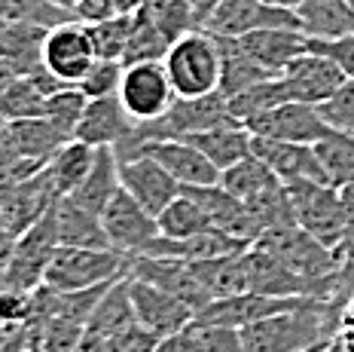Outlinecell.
<instances>
[{
	"mask_svg": "<svg viewBox=\"0 0 354 352\" xmlns=\"http://www.w3.org/2000/svg\"><path fill=\"white\" fill-rule=\"evenodd\" d=\"M315 148H318V157L324 168H327L330 184L336 187L354 184V135L330 129Z\"/></svg>",
	"mask_w": 354,
	"mask_h": 352,
	"instance_id": "35",
	"label": "cell"
},
{
	"mask_svg": "<svg viewBox=\"0 0 354 352\" xmlns=\"http://www.w3.org/2000/svg\"><path fill=\"white\" fill-rule=\"evenodd\" d=\"M266 3H272V6H284V10H297L302 0H266Z\"/></svg>",
	"mask_w": 354,
	"mask_h": 352,
	"instance_id": "54",
	"label": "cell"
},
{
	"mask_svg": "<svg viewBox=\"0 0 354 352\" xmlns=\"http://www.w3.org/2000/svg\"><path fill=\"white\" fill-rule=\"evenodd\" d=\"M297 16L308 40H339L354 34V6L348 0H302Z\"/></svg>",
	"mask_w": 354,
	"mask_h": 352,
	"instance_id": "24",
	"label": "cell"
},
{
	"mask_svg": "<svg viewBox=\"0 0 354 352\" xmlns=\"http://www.w3.org/2000/svg\"><path fill=\"white\" fill-rule=\"evenodd\" d=\"M129 291H131V303H135L138 322H144L147 328H153L156 334H174L183 328L193 325L196 310L187 306L180 297H174L171 291L159 288V285L138 279L129 273Z\"/></svg>",
	"mask_w": 354,
	"mask_h": 352,
	"instance_id": "16",
	"label": "cell"
},
{
	"mask_svg": "<svg viewBox=\"0 0 354 352\" xmlns=\"http://www.w3.org/2000/svg\"><path fill=\"white\" fill-rule=\"evenodd\" d=\"M202 28L217 37H245V34L263 31V28H299L302 31L297 10L272 6L266 0H223L205 19Z\"/></svg>",
	"mask_w": 354,
	"mask_h": 352,
	"instance_id": "10",
	"label": "cell"
},
{
	"mask_svg": "<svg viewBox=\"0 0 354 352\" xmlns=\"http://www.w3.org/2000/svg\"><path fill=\"white\" fill-rule=\"evenodd\" d=\"M321 346H324V343H321ZM321 346H312V349H302V352H321Z\"/></svg>",
	"mask_w": 354,
	"mask_h": 352,
	"instance_id": "57",
	"label": "cell"
},
{
	"mask_svg": "<svg viewBox=\"0 0 354 352\" xmlns=\"http://www.w3.org/2000/svg\"><path fill=\"white\" fill-rule=\"evenodd\" d=\"M345 325H354V294L342 303V328Z\"/></svg>",
	"mask_w": 354,
	"mask_h": 352,
	"instance_id": "51",
	"label": "cell"
},
{
	"mask_svg": "<svg viewBox=\"0 0 354 352\" xmlns=\"http://www.w3.org/2000/svg\"><path fill=\"white\" fill-rule=\"evenodd\" d=\"M120 187H122V181H120V157H116V150L95 148V163L83 178V184L71 193V200L88 211H95V215H101Z\"/></svg>",
	"mask_w": 354,
	"mask_h": 352,
	"instance_id": "25",
	"label": "cell"
},
{
	"mask_svg": "<svg viewBox=\"0 0 354 352\" xmlns=\"http://www.w3.org/2000/svg\"><path fill=\"white\" fill-rule=\"evenodd\" d=\"M318 111H321L324 123H327L330 129L354 135V80L351 77L345 80V83L339 86L324 105H318Z\"/></svg>",
	"mask_w": 354,
	"mask_h": 352,
	"instance_id": "43",
	"label": "cell"
},
{
	"mask_svg": "<svg viewBox=\"0 0 354 352\" xmlns=\"http://www.w3.org/2000/svg\"><path fill=\"white\" fill-rule=\"evenodd\" d=\"M120 181L122 187L144 205L147 211L159 215L174 196H180V181L174 178L162 163H156L147 153H135V157L120 159Z\"/></svg>",
	"mask_w": 354,
	"mask_h": 352,
	"instance_id": "14",
	"label": "cell"
},
{
	"mask_svg": "<svg viewBox=\"0 0 354 352\" xmlns=\"http://www.w3.org/2000/svg\"><path fill=\"white\" fill-rule=\"evenodd\" d=\"M239 40L245 43L248 53L275 77L284 74L287 64L297 62L302 53H308V37L299 28H263V31H250Z\"/></svg>",
	"mask_w": 354,
	"mask_h": 352,
	"instance_id": "21",
	"label": "cell"
},
{
	"mask_svg": "<svg viewBox=\"0 0 354 352\" xmlns=\"http://www.w3.org/2000/svg\"><path fill=\"white\" fill-rule=\"evenodd\" d=\"M245 126L254 135L275 138V141H293V144H318L330 132L318 105H306V101H284V105L248 120Z\"/></svg>",
	"mask_w": 354,
	"mask_h": 352,
	"instance_id": "11",
	"label": "cell"
},
{
	"mask_svg": "<svg viewBox=\"0 0 354 352\" xmlns=\"http://www.w3.org/2000/svg\"><path fill=\"white\" fill-rule=\"evenodd\" d=\"M129 273V258L116 248H73L58 245L49 258L43 285L55 291H86Z\"/></svg>",
	"mask_w": 354,
	"mask_h": 352,
	"instance_id": "4",
	"label": "cell"
},
{
	"mask_svg": "<svg viewBox=\"0 0 354 352\" xmlns=\"http://www.w3.org/2000/svg\"><path fill=\"white\" fill-rule=\"evenodd\" d=\"M339 193H342V205H345V236L336 252L345 261V258H354V184L339 187Z\"/></svg>",
	"mask_w": 354,
	"mask_h": 352,
	"instance_id": "46",
	"label": "cell"
},
{
	"mask_svg": "<svg viewBox=\"0 0 354 352\" xmlns=\"http://www.w3.org/2000/svg\"><path fill=\"white\" fill-rule=\"evenodd\" d=\"M220 184L230 190L232 196H239L241 202H248V200H254V196L266 193V190L278 187V184H281V178H278V175L272 172V168L266 166L260 157H254V153H250V157L239 159L235 166H230V168H223V172H220Z\"/></svg>",
	"mask_w": 354,
	"mask_h": 352,
	"instance_id": "32",
	"label": "cell"
},
{
	"mask_svg": "<svg viewBox=\"0 0 354 352\" xmlns=\"http://www.w3.org/2000/svg\"><path fill=\"white\" fill-rule=\"evenodd\" d=\"M53 3H55V6H62V10H71V12H73V10H77L80 0H53Z\"/></svg>",
	"mask_w": 354,
	"mask_h": 352,
	"instance_id": "55",
	"label": "cell"
},
{
	"mask_svg": "<svg viewBox=\"0 0 354 352\" xmlns=\"http://www.w3.org/2000/svg\"><path fill=\"white\" fill-rule=\"evenodd\" d=\"M135 153H147L156 163H162L168 172L180 181V187H198V184H217L220 168L205 157L196 144L183 141V138H162V141H144L138 148L120 153V159L135 157Z\"/></svg>",
	"mask_w": 354,
	"mask_h": 352,
	"instance_id": "13",
	"label": "cell"
},
{
	"mask_svg": "<svg viewBox=\"0 0 354 352\" xmlns=\"http://www.w3.org/2000/svg\"><path fill=\"white\" fill-rule=\"evenodd\" d=\"M223 123H235V116L230 111V98L223 92H211L202 98H177L171 105V111L162 114L159 120L150 123H138L135 132L125 138L122 144H116V157L144 141H162V138H187L196 132L223 126Z\"/></svg>",
	"mask_w": 354,
	"mask_h": 352,
	"instance_id": "2",
	"label": "cell"
},
{
	"mask_svg": "<svg viewBox=\"0 0 354 352\" xmlns=\"http://www.w3.org/2000/svg\"><path fill=\"white\" fill-rule=\"evenodd\" d=\"M62 80L53 77L46 68L37 74H19L12 86L0 95V114L6 123L16 120H34V116H46V101L55 89H62Z\"/></svg>",
	"mask_w": 354,
	"mask_h": 352,
	"instance_id": "22",
	"label": "cell"
},
{
	"mask_svg": "<svg viewBox=\"0 0 354 352\" xmlns=\"http://www.w3.org/2000/svg\"><path fill=\"white\" fill-rule=\"evenodd\" d=\"M162 62L177 98H202L220 92V46L217 37L205 28H196L174 40Z\"/></svg>",
	"mask_w": 354,
	"mask_h": 352,
	"instance_id": "3",
	"label": "cell"
},
{
	"mask_svg": "<svg viewBox=\"0 0 354 352\" xmlns=\"http://www.w3.org/2000/svg\"><path fill=\"white\" fill-rule=\"evenodd\" d=\"M171 49V40L159 31L156 25H150L144 16L135 12L131 21V34H129V46H125L122 64H135V62H162Z\"/></svg>",
	"mask_w": 354,
	"mask_h": 352,
	"instance_id": "38",
	"label": "cell"
},
{
	"mask_svg": "<svg viewBox=\"0 0 354 352\" xmlns=\"http://www.w3.org/2000/svg\"><path fill=\"white\" fill-rule=\"evenodd\" d=\"M254 245L266 248L278 261H284L293 273L308 276V279L333 276L339 270V263H342L336 248H327L312 233L302 230L299 224H284V227H275V230H266Z\"/></svg>",
	"mask_w": 354,
	"mask_h": 352,
	"instance_id": "6",
	"label": "cell"
},
{
	"mask_svg": "<svg viewBox=\"0 0 354 352\" xmlns=\"http://www.w3.org/2000/svg\"><path fill=\"white\" fill-rule=\"evenodd\" d=\"M339 331H342V303L308 300L302 306L245 325L241 340L248 352H302L330 343Z\"/></svg>",
	"mask_w": 354,
	"mask_h": 352,
	"instance_id": "1",
	"label": "cell"
},
{
	"mask_svg": "<svg viewBox=\"0 0 354 352\" xmlns=\"http://www.w3.org/2000/svg\"><path fill=\"white\" fill-rule=\"evenodd\" d=\"M308 49L333 58L339 68L345 71V77L354 80V34L351 37H339V40H308Z\"/></svg>",
	"mask_w": 354,
	"mask_h": 352,
	"instance_id": "45",
	"label": "cell"
},
{
	"mask_svg": "<svg viewBox=\"0 0 354 352\" xmlns=\"http://www.w3.org/2000/svg\"><path fill=\"white\" fill-rule=\"evenodd\" d=\"M189 3H193V10H196V19H198V28L205 25V19L211 16L214 10H217L220 3H223V0H189Z\"/></svg>",
	"mask_w": 354,
	"mask_h": 352,
	"instance_id": "50",
	"label": "cell"
},
{
	"mask_svg": "<svg viewBox=\"0 0 354 352\" xmlns=\"http://www.w3.org/2000/svg\"><path fill=\"white\" fill-rule=\"evenodd\" d=\"M46 34L49 28L37 25V21H10L0 55L10 58L19 68V74H37V71H43V40H46Z\"/></svg>",
	"mask_w": 354,
	"mask_h": 352,
	"instance_id": "31",
	"label": "cell"
},
{
	"mask_svg": "<svg viewBox=\"0 0 354 352\" xmlns=\"http://www.w3.org/2000/svg\"><path fill=\"white\" fill-rule=\"evenodd\" d=\"M16 77H19V68L10 62V58H3V55H0V95H3L6 89H10V86H12V80H16Z\"/></svg>",
	"mask_w": 354,
	"mask_h": 352,
	"instance_id": "49",
	"label": "cell"
},
{
	"mask_svg": "<svg viewBox=\"0 0 354 352\" xmlns=\"http://www.w3.org/2000/svg\"><path fill=\"white\" fill-rule=\"evenodd\" d=\"M193 270L211 291V297H232L250 291V263H248V248L245 252L226 254V258L214 261H196Z\"/></svg>",
	"mask_w": 354,
	"mask_h": 352,
	"instance_id": "29",
	"label": "cell"
},
{
	"mask_svg": "<svg viewBox=\"0 0 354 352\" xmlns=\"http://www.w3.org/2000/svg\"><path fill=\"white\" fill-rule=\"evenodd\" d=\"M135 12L144 16L150 25H156L171 43L198 28L196 10L189 0H141Z\"/></svg>",
	"mask_w": 354,
	"mask_h": 352,
	"instance_id": "33",
	"label": "cell"
},
{
	"mask_svg": "<svg viewBox=\"0 0 354 352\" xmlns=\"http://www.w3.org/2000/svg\"><path fill=\"white\" fill-rule=\"evenodd\" d=\"M88 98L83 95L77 83H64L62 89H55L46 101V120L62 132L64 138H73L77 135V126L83 120V111H86Z\"/></svg>",
	"mask_w": 354,
	"mask_h": 352,
	"instance_id": "37",
	"label": "cell"
},
{
	"mask_svg": "<svg viewBox=\"0 0 354 352\" xmlns=\"http://www.w3.org/2000/svg\"><path fill=\"white\" fill-rule=\"evenodd\" d=\"M250 129L245 123H223V126H214V129H205V132H196V135H187L183 141L196 144L205 157L211 159L214 166L223 172V168L235 166L239 159L250 157Z\"/></svg>",
	"mask_w": 354,
	"mask_h": 352,
	"instance_id": "27",
	"label": "cell"
},
{
	"mask_svg": "<svg viewBox=\"0 0 354 352\" xmlns=\"http://www.w3.org/2000/svg\"><path fill=\"white\" fill-rule=\"evenodd\" d=\"M250 153L260 157L281 178V184H293V181H330L315 144H293V141H275V138L254 135L250 138Z\"/></svg>",
	"mask_w": 354,
	"mask_h": 352,
	"instance_id": "15",
	"label": "cell"
},
{
	"mask_svg": "<svg viewBox=\"0 0 354 352\" xmlns=\"http://www.w3.org/2000/svg\"><path fill=\"white\" fill-rule=\"evenodd\" d=\"M135 319L138 315H135V303H131V291H129V273H125L120 279H113L104 294L98 297V303H95V310L86 322V331L110 340L122 328H129Z\"/></svg>",
	"mask_w": 354,
	"mask_h": 352,
	"instance_id": "28",
	"label": "cell"
},
{
	"mask_svg": "<svg viewBox=\"0 0 354 352\" xmlns=\"http://www.w3.org/2000/svg\"><path fill=\"white\" fill-rule=\"evenodd\" d=\"M6 25H10V19L0 16V46H3V34H6Z\"/></svg>",
	"mask_w": 354,
	"mask_h": 352,
	"instance_id": "56",
	"label": "cell"
},
{
	"mask_svg": "<svg viewBox=\"0 0 354 352\" xmlns=\"http://www.w3.org/2000/svg\"><path fill=\"white\" fill-rule=\"evenodd\" d=\"M214 37H217V34H214ZM217 46H220V92H223L226 98H232V95L275 77L248 53L245 43L239 37H217Z\"/></svg>",
	"mask_w": 354,
	"mask_h": 352,
	"instance_id": "26",
	"label": "cell"
},
{
	"mask_svg": "<svg viewBox=\"0 0 354 352\" xmlns=\"http://www.w3.org/2000/svg\"><path fill=\"white\" fill-rule=\"evenodd\" d=\"M159 337L153 328H147L144 322H131L129 328H122L120 334H113L107 340V349L110 352H153L156 349V343H159Z\"/></svg>",
	"mask_w": 354,
	"mask_h": 352,
	"instance_id": "44",
	"label": "cell"
},
{
	"mask_svg": "<svg viewBox=\"0 0 354 352\" xmlns=\"http://www.w3.org/2000/svg\"><path fill=\"white\" fill-rule=\"evenodd\" d=\"M92 163H95V148L86 141H80V138L64 141L62 148L53 153V159L46 163V175H49V181H53L58 200H62V196H71L73 190L83 184V178L88 175Z\"/></svg>",
	"mask_w": 354,
	"mask_h": 352,
	"instance_id": "30",
	"label": "cell"
},
{
	"mask_svg": "<svg viewBox=\"0 0 354 352\" xmlns=\"http://www.w3.org/2000/svg\"><path fill=\"white\" fill-rule=\"evenodd\" d=\"M55 202H58V193H55L53 181H49L46 168H43V172L31 175V178L19 181L12 200L6 202L3 211H0V224H3L10 233L21 236V233L31 230L40 218H46Z\"/></svg>",
	"mask_w": 354,
	"mask_h": 352,
	"instance_id": "20",
	"label": "cell"
},
{
	"mask_svg": "<svg viewBox=\"0 0 354 352\" xmlns=\"http://www.w3.org/2000/svg\"><path fill=\"white\" fill-rule=\"evenodd\" d=\"M135 126L138 123L122 107L120 95H104V98H88L73 138L92 144V148H116L135 132Z\"/></svg>",
	"mask_w": 354,
	"mask_h": 352,
	"instance_id": "19",
	"label": "cell"
},
{
	"mask_svg": "<svg viewBox=\"0 0 354 352\" xmlns=\"http://www.w3.org/2000/svg\"><path fill=\"white\" fill-rule=\"evenodd\" d=\"M129 273L138 279L159 285V288L171 291L174 297H180L187 306H193L196 313H202L211 303V291L205 288V282L198 279L189 261H177V258H153V254H138L129 258Z\"/></svg>",
	"mask_w": 354,
	"mask_h": 352,
	"instance_id": "12",
	"label": "cell"
},
{
	"mask_svg": "<svg viewBox=\"0 0 354 352\" xmlns=\"http://www.w3.org/2000/svg\"><path fill=\"white\" fill-rule=\"evenodd\" d=\"M153 352H196L193 331H189V328H183V331H174V334H162Z\"/></svg>",
	"mask_w": 354,
	"mask_h": 352,
	"instance_id": "47",
	"label": "cell"
},
{
	"mask_svg": "<svg viewBox=\"0 0 354 352\" xmlns=\"http://www.w3.org/2000/svg\"><path fill=\"white\" fill-rule=\"evenodd\" d=\"M183 193H189L198 205H202L214 230H223V233H230V236H239V239L250 242V245L260 239V224H257V218L250 215L248 205L241 202L239 196H232L220 181L217 184L183 187Z\"/></svg>",
	"mask_w": 354,
	"mask_h": 352,
	"instance_id": "18",
	"label": "cell"
},
{
	"mask_svg": "<svg viewBox=\"0 0 354 352\" xmlns=\"http://www.w3.org/2000/svg\"><path fill=\"white\" fill-rule=\"evenodd\" d=\"M284 83H287V92H290L293 101H306V105H324V101L333 95L339 86L345 83V71L339 68L333 58L315 53H302L297 62H290L284 68Z\"/></svg>",
	"mask_w": 354,
	"mask_h": 352,
	"instance_id": "17",
	"label": "cell"
},
{
	"mask_svg": "<svg viewBox=\"0 0 354 352\" xmlns=\"http://www.w3.org/2000/svg\"><path fill=\"white\" fill-rule=\"evenodd\" d=\"M156 221H159V233L168 239H187V236H196V233L214 230L205 209L189 193H183V190H180V196H174V200L159 211Z\"/></svg>",
	"mask_w": 354,
	"mask_h": 352,
	"instance_id": "34",
	"label": "cell"
},
{
	"mask_svg": "<svg viewBox=\"0 0 354 352\" xmlns=\"http://www.w3.org/2000/svg\"><path fill=\"white\" fill-rule=\"evenodd\" d=\"M16 187H19V178L16 175H10V172H0V211L6 209V202L12 200V193H16Z\"/></svg>",
	"mask_w": 354,
	"mask_h": 352,
	"instance_id": "48",
	"label": "cell"
},
{
	"mask_svg": "<svg viewBox=\"0 0 354 352\" xmlns=\"http://www.w3.org/2000/svg\"><path fill=\"white\" fill-rule=\"evenodd\" d=\"M0 16L10 21H37L46 28L77 19L71 10H62L53 0H0Z\"/></svg>",
	"mask_w": 354,
	"mask_h": 352,
	"instance_id": "40",
	"label": "cell"
},
{
	"mask_svg": "<svg viewBox=\"0 0 354 352\" xmlns=\"http://www.w3.org/2000/svg\"><path fill=\"white\" fill-rule=\"evenodd\" d=\"M122 62L116 58H98L92 68L86 71V77L80 80V89L86 98H104V95H120V83H122Z\"/></svg>",
	"mask_w": 354,
	"mask_h": 352,
	"instance_id": "41",
	"label": "cell"
},
{
	"mask_svg": "<svg viewBox=\"0 0 354 352\" xmlns=\"http://www.w3.org/2000/svg\"><path fill=\"white\" fill-rule=\"evenodd\" d=\"M339 337H342L345 349H348V352H354V325H345L342 331H339Z\"/></svg>",
	"mask_w": 354,
	"mask_h": 352,
	"instance_id": "52",
	"label": "cell"
},
{
	"mask_svg": "<svg viewBox=\"0 0 354 352\" xmlns=\"http://www.w3.org/2000/svg\"><path fill=\"white\" fill-rule=\"evenodd\" d=\"M131 21H135V12H120V16H113V19H104V21L88 25L98 58H116V62H122L125 46H129Z\"/></svg>",
	"mask_w": 354,
	"mask_h": 352,
	"instance_id": "39",
	"label": "cell"
},
{
	"mask_svg": "<svg viewBox=\"0 0 354 352\" xmlns=\"http://www.w3.org/2000/svg\"><path fill=\"white\" fill-rule=\"evenodd\" d=\"M348 3H351V6H354V0H348Z\"/></svg>",
	"mask_w": 354,
	"mask_h": 352,
	"instance_id": "59",
	"label": "cell"
},
{
	"mask_svg": "<svg viewBox=\"0 0 354 352\" xmlns=\"http://www.w3.org/2000/svg\"><path fill=\"white\" fill-rule=\"evenodd\" d=\"M101 221H104V230L113 242V248L122 252L125 258L144 254L162 236L156 215L147 211L125 187L116 190V196L107 202V209L101 211Z\"/></svg>",
	"mask_w": 354,
	"mask_h": 352,
	"instance_id": "9",
	"label": "cell"
},
{
	"mask_svg": "<svg viewBox=\"0 0 354 352\" xmlns=\"http://www.w3.org/2000/svg\"><path fill=\"white\" fill-rule=\"evenodd\" d=\"M3 126H6V116H3V114H0V129H3Z\"/></svg>",
	"mask_w": 354,
	"mask_h": 352,
	"instance_id": "58",
	"label": "cell"
},
{
	"mask_svg": "<svg viewBox=\"0 0 354 352\" xmlns=\"http://www.w3.org/2000/svg\"><path fill=\"white\" fill-rule=\"evenodd\" d=\"M95 62H98V53H95V40L86 21L71 19L49 28L43 40V68L53 77L62 83H80Z\"/></svg>",
	"mask_w": 354,
	"mask_h": 352,
	"instance_id": "8",
	"label": "cell"
},
{
	"mask_svg": "<svg viewBox=\"0 0 354 352\" xmlns=\"http://www.w3.org/2000/svg\"><path fill=\"white\" fill-rule=\"evenodd\" d=\"M189 331H193L196 352H248L245 340H241V328L202 325V322H193Z\"/></svg>",
	"mask_w": 354,
	"mask_h": 352,
	"instance_id": "42",
	"label": "cell"
},
{
	"mask_svg": "<svg viewBox=\"0 0 354 352\" xmlns=\"http://www.w3.org/2000/svg\"><path fill=\"white\" fill-rule=\"evenodd\" d=\"M321 352H348V349H345V343H342V337H333V340H330V343H324V346H321Z\"/></svg>",
	"mask_w": 354,
	"mask_h": 352,
	"instance_id": "53",
	"label": "cell"
},
{
	"mask_svg": "<svg viewBox=\"0 0 354 352\" xmlns=\"http://www.w3.org/2000/svg\"><path fill=\"white\" fill-rule=\"evenodd\" d=\"M290 196L293 221L312 233L327 248H339L345 236V205L342 193L330 181H293L284 184Z\"/></svg>",
	"mask_w": 354,
	"mask_h": 352,
	"instance_id": "5",
	"label": "cell"
},
{
	"mask_svg": "<svg viewBox=\"0 0 354 352\" xmlns=\"http://www.w3.org/2000/svg\"><path fill=\"white\" fill-rule=\"evenodd\" d=\"M55 218V236L58 245H73V248H113L104 221L101 215L83 209L71 200V196H62L53 209Z\"/></svg>",
	"mask_w": 354,
	"mask_h": 352,
	"instance_id": "23",
	"label": "cell"
},
{
	"mask_svg": "<svg viewBox=\"0 0 354 352\" xmlns=\"http://www.w3.org/2000/svg\"><path fill=\"white\" fill-rule=\"evenodd\" d=\"M120 101L135 123L159 120L162 114L171 111L177 92L171 77L165 71V62H135L122 68Z\"/></svg>",
	"mask_w": 354,
	"mask_h": 352,
	"instance_id": "7",
	"label": "cell"
},
{
	"mask_svg": "<svg viewBox=\"0 0 354 352\" xmlns=\"http://www.w3.org/2000/svg\"><path fill=\"white\" fill-rule=\"evenodd\" d=\"M10 126H12V132H16L19 148H21V153H25L28 159H43V163H49L53 153L62 148L64 141H71V138H64L62 132L46 120V116L16 120V123H10Z\"/></svg>",
	"mask_w": 354,
	"mask_h": 352,
	"instance_id": "36",
	"label": "cell"
}]
</instances>
